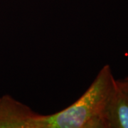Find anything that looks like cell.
<instances>
[{
	"mask_svg": "<svg viewBox=\"0 0 128 128\" xmlns=\"http://www.w3.org/2000/svg\"><path fill=\"white\" fill-rule=\"evenodd\" d=\"M114 82L110 66L105 65L80 98L58 112L39 114L34 128H106L105 111Z\"/></svg>",
	"mask_w": 128,
	"mask_h": 128,
	"instance_id": "obj_1",
	"label": "cell"
},
{
	"mask_svg": "<svg viewBox=\"0 0 128 128\" xmlns=\"http://www.w3.org/2000/svg\"><path fill=\"white\" fill-rule=\"evenodd\" d=\"M38 114L11 96L0 98V128H34Z\"/></svg>",
	"mask_w": 128,
	"mask_h": 128,
	"instance_id": "obj_2",
	"label": "cell"
},
{
	"mask_svg": "<svg viewBox=\"0 0 128 128\" xmlns=\"http://www.w3.org/2000/svg\"><path fill=\"white\" fill-rule=\"evenodd\" d=\"M106 128H128V90L115 80L105 111Z\"/></svg>",
	"mask_w": 128,
	"mask_h": 128,
	"instance_id": "obj_3",
	"label": "cell"
},
{
	"mask_svg": "<svg viewBox=\"0 0 128 128\" xmlns=\"http://www.w3.org/2000/svg\"><path fill=\"white\" fill-rule=\"evenodd\" d=\"M120 81L121 84L125 88L128 90V77L125 78L123 80H120Z\"/></svg>",
	"mask_w": 128,
	"mask_h": 128,
	"instance_id": "obj_4",
	"label": "cell"
}]
</instances>
